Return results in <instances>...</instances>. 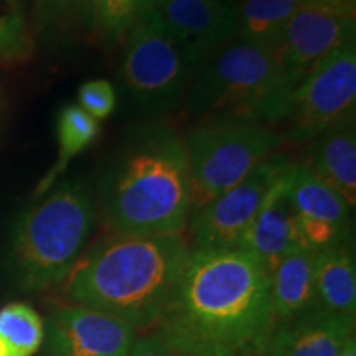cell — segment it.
Segmentation results:
<instances>
[{
    "label": "cell",
    "mask_w": 356,
    "mask_h": 356,
    "mask_svg": "<svg viewBox=\"0 0 356 356\" xmlns=\"http://www.w3.org/2000/svg\"><path fill=\"white\" fill-rule=\"evenodd\" d=\"M154 2H155V0H144V8H145V7H150Z\"/></svg>",
    "instance_id": "30"
},
{
    "label": "cell",
    "mask_w": 356,
    "mask_h": 356,
    "mask_svg": "<svg viewBox=\"0 0 356 356\" xmlns=\"http://www.w3.org/2000/svg\"><path fill=\"white\" fill-rule=\"evenodd\" d=\"M304 162L323 184L355 207L356 202V134L353 118L333 126L315 139Z\"/></svg>",
    "instance_id": "17"
},
{
    "label": "cell",
    "mask_w": 356,
    "mask_h": 356,
    "mask_svg": "<svg viewBox=\"0 0 356 356\" xmlns=\"http://www.w3.org/2000/svg\"><path fill=\"white\" fill-rule=\"evenodd\" d=\"M293 92L270 50L234 40L198 66L185 101L191 118L204 124L270 126L286 119Z\"/></svg>",
    "instance_id": "5"
},
{
    "label": "cell",
    "mask_w": 356,
    "mask_h": 356,
    "mask_svg": "<svg viewBox=\"0 0 356 356\" xmlns=\"http://www.w3.org/2000/svg\"><path fill=\"white\" fill-rule=\"evenodd\" d=\"M101 215L109 236L184 234L191 216L185 142L154 127L129 145L102 185Z\"/></svg>",
    "instance_id": "3"
},
{
    "label": "cell",
    "mask_w": 356,
    "mask_h": 356,
    "mask_svg": "<svg viewBox=\"0 0 356 356\" xmlns=\"http://www.w3.org/2000/svg\"><path fill=\"white\" fill-rule=\"evenodd\" d=\"M32 3H33L32 15H33V20H35L40 15V13H42L44 6H47V0H32Z\"/></svg>",
    "instance_id": "29"
},
{
    "label": "cell",
    "mask_w": 356,
    "mask_h": 356,
    "mask_svg": "<svg viewBox=\"0 0 356 356\" xmlns=\"http://www.w3.org/2000/svg\"><path fill=\"white\" fill-rule=\"evenodd\" d=\"M127 356H180L155 332L139 333Z\"/></svg>",
    "instance_id": "26"
},
{
    "label": "cell",
    "mask_w": 356,
    "mask_h": 356,
    "mask_svg": "<svg viewBox=\"0 0 356 356\" xmlns=\"http://www.w3.org/2000/svg\"><path fill=\"white\" fill-rule=\"evenodd\" d=\"M226 2H228V3H231V6H234V3H236V2H238V0H226Z\"/></svg>",
    "instance_id": "31"
},
{
    "label": "cell",
    "mask_w": 356,
    "mask_h": 356,
    "mask_svg": "<svg viewBox=\"0 0 356 356\" xmlns=\"http://www.w3.org/2000/svg\"><path fill=\"white\" fill-rule=\"evenodd\" d=\"M289 191L302 246L320 252L350 241V204L304 162L289 168Z\"/></svg>",
    "instance_id": "12"
},
{
    "label": "cell",
    "mask_w": 356,
    "mask_h": 356,
    "mask_svg": "<svg viewBox=\"0 0 356 356\" xmlns=\"http://www.w3.org/2000/svg\"><path fill=\"white\" fill-rule=\"evenodd\" d=\"M44 338V322L32 305L10 302L0 309V356H33Z\"/></svg>",
    "instance_id": "21"
},
{
    "label": "cell",
    "mask_w": 356,
    "mask_h": 356,
    "mask_svg": "<svg viewBox=\"0 0 356 356\" xmlns=\"http://www.w3.org/2000/svg\"><path fill=\"white\" fill-rule=\"evenodd\" d=\"M314 305L343 317L356 314V267L350 241L315 257Z\"/></svg>",
    "instance_id": "18"
},
{
    "label": "cell",
    "mask_w": 356,
    "mask_h": 356,
    "mask_svg": "<svg viewBox=\"0 0 356 356\" xmlns=\"http://www.w3.org/2000/svg\"><path fill=\"white\" fill-rule=\"evenodd\" d=\"M144 10V0H96L92 37L106 48L122 43Z\"/></svg>",
    "instance_id": "23"
},
{
    "label": "cell",
    "mask_w": 356,
    "mask_h": 356,
    "mask_svg": "<svg viewBox=\"0 0 356 356\" xmlns=\"http://www.w3.org/2000/svg\"><path fill=\"white\" fill-rule=\"evenodd\" d=\"M291 163L284 155H270L238 185L193 213L186 226L191 251L238 249L270 185Z\"/></svg>",
    "instance_id": "9"
},
{
    "label": "cell",
    "mask_w": 356,
    "mask_h": 356,
    "mask_svg": "<svg viewBox=\"0 0 356 356\" xmlns=\"http://www.w3.org/2000/svg\"><path fill=\"white\" fill-rule=\"evenodd\" d=\"M96 220V202L86 185H53L19 213L8 231L3 273L12 286L25 293L63 286L86 252Z\"/></svg>",
    "instance_id": "4"
},
{
    "label": "cell",
    "mask_w": 356,
    "mask_h": 356,
    "mask_svg": "<svg viewBox=\"0 0 356 356\" xmlns=\"http://www.w3.org/2000/svg\"><path fill=\"white\" fill-rule=\"evenodd\" d=\"M356 104L355 38L341 44L302 79L286 115L282 142L309 144L337 124L348 121Z\"/></svg>",
    "instance_id": "8"
},
{
    "label": "cell",
    "mask_w": 356,
    "mask_h": 356,
    "mask_svg": "<svg viewBox=\"0 0 356 356\" xmlns=\"http://www.w3.org/2000/svg\"><path fill=\"white\" fill-rule=\"evenodd\" d=\"M152 332L180 356H266L269 273L243 249L191 251Z\"/></svg>",
    "instance_id": "1"
},
{
    "label": "cell",
    "mask_w": 356,
    "mask_h": 356,
    "mask_svg": "<svg viewBox=\"0 0 356 356\" xmlns=\"http://www.w3.org/2000/svg\"><path fill=\"white\" fill-rule=\"evenodd\" d=\"M115 102H118L115 89L106 79H92V81L83 83L78 91V106L95 121L108 119L114 113Z\"/></svg>",
    "instance_id": "25"
},
{
    "label": "cell",
    "mask_w": 356,
    "mask_h": 356,
    "mask_svg": "<svg viewBox=\"0 0 356 356\" xmlns=\"http://www.w3.org/2000/svg\"><path fill=\"white\" fill-rule=\"evenodd\" d=\"M191 252L184 234L109 236L84 252L63 284L68 304L152 332Z\"/></svg>",
    "instance_id": "2"
},
{
    "label": "cell",
    "mask_w": 356,
    "mask_h": 356,
    "mask_svg": "<svg viewBox=\"0 0 356 356\" xmlns=\"http://www.w3.org/2000/svg\"><path fill=\"white\" fill-rule=\"evenodd\" d=\"M26 0H0V63L19 65L33 55Z\"/></svg>",
    "instance_id": "22"
},
{
    "label": "cell",
    "mask_w": 356,
    "mask_h": 356,
    "mask_svg": "<svg viewBox=\"0 0 356 356\" xmlns=\"http://www.w3.org/2000/svg\"><path fill=\"white\" fill-rule=\"evenodd\" d=\"M300 6L297 0H238L234 38L270 50Z\"/></svg>",
    "instance_id": "19"
},
{
    "label": "cell",
    "mask_w": 356,
    "mask_h": 356,
    "mask_svg": "<svg viewBox=\"0 0 356 356\" xmlns=\"http://www.w3.org/2000/svg\"><path fill=\"white\" fill-rule=\"evenodd\" d=\"M317 252L293 248L269 274L273 330L300 317L314 305V274Z\"/></svg>",
    "instance_id": "16"
},
{
    "label": "cell",
    "mask_w": 356,
    "mask_h": 356,
    "mask_svg": "<svg viewBox=\"0 0 356 356\" xmlns=\"http://www.w3.org/2000/svg\"><path fill=\"white\" fill-rule=\"evenodd\" d=\"M338 356H356V338L355 335L350 337L348 340H346V343L343 345V348H341L340 355Z\"/></svg>",
    "instance_id": "28"
},
{
    "label": "cell",
    "mask_w": 356,
    "mask_h": 356,
    "mask_svg": "<svg viewBox=\"0 0 356 356\" xmlns=\"http://www.w3.org/2000/svg\"><path fill=\"white\" fill-rule=\"evenodd\" d=\"M297 2L307 7L325 8V10L343 13L348 17H355L356 12V0H297Z\"/></svg>",
    "instance_id": "27"
},
{
    "label": "cell",
    "mask_w": 356,
    "mask_h": 356,
    "mask_svg": "<svg viewBox=\"0 0 356 356\" xmlns=\"http://www.w3.org/2000/svg\"><path fill=\"white\" fill-rule=\"evenodd\" d=\"M150 7L197 66L234 40L236 12L226 0H155Z\"/></svg>",
    "instance_id": "13"
},
{
    "label": "cell",
    "mask_w": 356,
    "mask_h": 356,
    "mask_svg": "<svg viewBox=\"0 0 356 356\" xmlns=\"http://www.w3.org/2000/svg\"><path fill=\"white\" fill-rule=\"evenodd\" d=\"M96 0H47V6L35 19L40 33L79 29L92 37Z\"/></svg>",
    "instance_id": "24"
},
{
    "label": "cell",
    "mask_w": 356,
    "mask_h": 356,
    "mask_svg": "<svg viewBox=\"0 0 356 356\" xmlns=\"http://www.w3.org/2000/svg\"><path fill=\"white\" fill-rule=\"evenodd\" d=\"M355 335V317L312 305L300 317L274 328L266 356H338Z\"/></svg>",
    "instance_id": "15"
},
{
    "label": "cell",
    "mask_w": 356,
    "mask_h": 356,
    "mask_svg": "<svg viewBox=\"0 0 356 356\" xmlns=\"http://www.w3.org/2000/svg\"><path fill=\"white\" fill-rule=\"evenodd\" d=\"M139 332L122 320L76 304L58 305L44 322L43 356H127Z\"/></svg>",
    "instance_id": "11"
},
{
    "label": "cell",
    "mask_w": 356,
    "mask_h": 356,
    "mask_svg": "<svg viewBox=\"0 0 356 356\" xmlns=\"http://www.w3.org/2000/svg\"><path fill=\"white\" fill-rule=\"evenodd\" d=\"M184 142L193 215L269 159L282 137L269 126L226 121L203 124Z\"/></svg>",
    "instance_id": "7"
},
{
    "label": "cell",
    "mask_w": 356,
    "mask_h": 356,
    "mask_svg": "<svg viewBox=\"0 0 356 356\" xmlns=\"http://www.w3.org/2000/svg\"><path fill=\"white\" fill-rule=\"evenodd\" d=\"M122 43L119 81L137 108L163 113L185 99L198 66L152 7L140 12Z\"/></svg>",
    "instance_id": "6"
},
{
    "label": "cell",
    "mask_w": 356,
    "mask_h": 356,
    "mask_svg": "<svg viewBox=\"0 0 356 356\" xmlns=\"http://www.w3.org/2000/svg\"><path fill=\"white\" fill-rule=\"evenodd\" d=\"M99 136V124L91 115L84 113L78 104H68L60 111L56 119V137H58V159L55 165L47 177L40 181L35 198L47 193L53 185H56L58 177L68 167V163L86 150L96 137Z\"/></svg>",
    "instance_id": "20"
},
{
    "label": "cell",
    "mask_w": 356,
    "mask_h": 356,
    "mask_svg": "<svg viewBox=\"0 0 356 356\" xmlns=\"http://www.w3.org/2000/svg\"><path fill=\"white\" fill-rule=\"evenodd\" d=\"M291 165L270 185L254 220L238 246V249L251 252L259 259L269 274L289 251L302 246L289 191Z\"/></svg>",
    "instance_id": "14"
},
{
    "label": "cell",
    "mask_w": 356,
    "mask_h": 356,
    "mask_svg": "<svg viewBox=\"0 0 356 356\" xmlns=\"http://www.w3.org/2000/svg\"><path fill=\"white\" fill-rule=\"evenodd\" d=\"M355 17L300 6L270 47V53L284 78L297 89L320 61L355 38Z\"/></svg>",
    "instance_id": "10"
}]
</instances>
